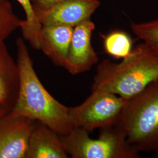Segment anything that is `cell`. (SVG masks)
<instances>
[{"label": "cell", "mask_w": 158, "mask_h": 158, "mask_svg": "<svg viewBox=\"0 0 158 158\" xmlns=\"http://www.w3.org/2000/svg\"><path fill=\"white\" fill-rule=\"evenodd\" d=\"M16 46L19 90L14 107L6 114L40 122L59 135L68 134L73 128L69 117V107L56 100L42 84L23 38L17 39Z\"/></svg>", "instance_id": "6da1fadb"}, {"label": "cell", "mask_w": 158, "mask_h": 158, "mask_svg": "<svg viewBox=\"0 0 158 158\" xmlns=\"http://www.w3.org/2000/svg\"><path fill=\"white\" fill-rule=\"evenodd\" d=\"M158 80V54L145 42L120 63L106 59L97 68L91 90L106 91L128 100Z\"/></svg>", "instance_id": "7a4b0ae2"}, {"label": "cell", "mask_w": 158, "mask_h": 158, "mask_svg": "<svg viewBox=\"0 0 158 158\" xmlns=\"http://www.w3.org/2000/svg\"><path fill=\"white\" fill-rule=\"evenodd\" d=\"M117 126L140 152L158 151V80L127 100Z\"/></svg>", "instance_id": "3957f363"}, {"label": "cell", "mask_w": 158, "mask_h": 158, "mask_svg": "<svg viewBox=\"0 0 158 158\" xmlns=\"http://www.w3.org/2000/svg\"><path fill=\"white\" fill-rule=\"evenodd\" d=\"M68 155L73 158H138L139 152L131 145L118 126L101 128L96 139L90 133L73 128L69 134L59 135Z\"/></svg>", "instance_id": "277c9868"}, {"label": "cell", "mask_w": 158, "mask_h": 158, "mask_svg": "<svg viewBox=\"0 0 158 158\" xmlns=\"http://www.w3.org/2000/svg\"><path fill=\"white\" fill-rule=\"evenodd\" d=\"M127 100L106 91L91 90V94L82 104L69 107V117L73 128L90 134L97 128L117 124Z\"/></svg>", "instance_id": "5b68a950"}, {"label": "cell", "mask_w": 158, "mask_h": 158, "mask_svg": "<svg viewBox=\"0 0 158 158\" xmlns=\"http://www.w3.org/2000/svg\"><path fill=\"white\" fill-rule=\"evenodd\" d=\"M36 121L6 114L0 118V158H25Z\"/></svg>", "instance_id": "8992f818"}, {"label": "cell", "mask_w": 158, "mask_h": 158, "mask_svg": "<svg viewBox=\"0 0 158 158\" xmlns=\"http://www.w3.org/2000/svg\"><path fill=\"white\" fill-rule=\"evenodd\" d=\"M100 6L98 0H62L45 10L35 12L42 25H64L74 27L91 19Z\"/></svg>", "instance_id": "52a82bcc"}, {"label": "cell", "mask_w": 158, "mask_h": 158, "mask_svg": "<svg viewBox=\"0 0 158 158\" xmlns=\"http://www.w3.org/2000/svg\"><path fill=\"white\" fill-rule=\"evenodd\" d=\"M95 25L87 19L73 28L68 56L67 70L76 75L90 70L97 63L98 57L91 44Z\"/></svg>", "instance_id": "ba28073f"}, {"label": "cell", "mask_w": 158, "mask_h": 158, "mask_svg": "<svg viewBox=\"0 0 158 158\" xmlns=\"http://www.w3.org/2000/svg\"><path fill=\"white\" fill-rule=\"evenodd\" d=\"M64 25H42L40 49L56 66L68 68V56L73 31Z\"/></svg>", "instance_id": "9c48e42d"}, {"label": "cell", "mask_w": 158, "mask_h": 158, "mask_svg": "<svg viewBox=\"0 0 158 158\" xmlns=\"http://www.w3.org/2000/svg\"><path fill=\"white\" fill-rule=\"evenodd\" d=\"M59 135L46 125L36 121L29 138L25 158H67Z\"/></svg>", "instance_id": "30bf717a"}, {"label": "cell", "mask_w": 158, "mask_h": 158, "mask_svg": "<svg viewBox=\"0 0 158 158\" xmlns=\"http://www.w3.org/2000/svg\"><path fill=\"white\" fill-rule=\"evenodd\" d=\"M19 72L17 62L10 55L4 41L0 42V106L8 112L17 100Z\"/></svg>", "instance_id": "8fae6325"}, {"label": "cell", "mask_w": 158, "mask_h": 158, "mask_svg": "<svg viewBox=\"0 0 158 158\" xmlns=\"http://www.w3.org/2000/svg\"><path fill=\"white\" fill-rule=\"evenodd\" d=\"M23 7L25 14L23 26L21 27L23 38L28 42L30 45L40 50V37L42 25L38 19L31 0H17Z\"/></svg>", "instance_id": "7c38bea8"}, {"label": "cell", "mask_w": 158, "mask_h": 158, "mask_svg": "<svg viewBox=\"0 0 158 158\" xmlns=\"http://www.w3.org/2000/svg\"><path fill=\"white\" fill-rule=\"evenodd\" d=\"M133 42L129 34L115 30L103 37L104 49L106 53L116 59H125L132 51Z\"/></svg>", "instance_id": "4fadbf2b"}, {"label": "cell", "mask_w": 158, "mask_h": 158, "mask_svg": "<svg viewBox=\"0 0 158 158\" xmlns=\"http://www.w3.org/2000/svg\"><path fill=\"white\" fill-rule=\"evenodd\" d=\"M23 20L17 17L8 0L0 1V42L4 41L17 29L23 26Z\"/></svg>", "instance_id": "5bb4252c"}, {"label": "cell", "mask_w": 158, "mask_h": 158, "mask_svg": "<svg viewBox=\"0 0 158 158\" xmlns=\"http://www.w3.org/2000/svg\"><path fill=\"white\" fill-rule=\"evenodd\" d=\"M134 34L149 46L158 54V19L142 23H133Z\"/></svg>", "instance_id": "9a60e30c"}, {"label": "cell", "mask_w": 158, "mask_h": 158, "mask_svg": "<svg viewBox=\"0 0 158 158\" xmlns=\"http://www.w3.org/2000/svg\"><path fill=\"white\" fill-rule=\"evenodd\" d=\"M61 1L62 0H31L35 12L45 10Z\"/></svg>", "instance_id": "2e32d148"}, {"label": "cell", "mask_w": 158, "mask_h": 158, "mask_svg": "<svg viewBox=\"0 0 158 158\" xmlns=\"http://www.w3.org/2000/svg\"><path fill=\"white\" fill-rule=\"evenodd\" d=\"M8 113V110L6 108L0 106V118L5 116Z\"/></svg>", "instance_id": "e0dca14e"}, {"label": "cell", "mask_w": 158, "mask_h": 158, "mask_svg": "<svg viewBox=\"0 0 158 158\" xmlns=\"http://www.w3.org/2000/svg\"><path fill=\"white\" fill-rule=\"evenodd\" d=\"M156 156H157V157H158V151L156 152Z\"/></svg>", "instance_id": "ac0fdd59"}, {"label": "cell", "mask_w": 158, "mask_h": 158, "mask_svg": "<svg viewBox=\"0 0 158 158\" xmlns=\"http://www.w3.org/2000/svg\"><path fill=\"white\" fill-rule=\"evenodd\" d=\"M0 1H1V0H0Z\"/></svg>", "instance_id": "d6986e66"}]
</instances>
